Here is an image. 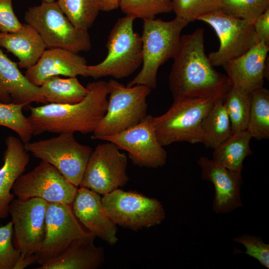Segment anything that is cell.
Instances as JSON below:
<instances>
[{
  "mask_svg": "<svg viewBox=\"0 0 269 269\" xmlns=\"http://www.w3.org/2000/svg\"><path fill=\"white\" fill-rule=\"evenodd\" d=\"M173 59L169 87L173 99L226 95L231 87L227 75L217 71L206 55L203 28L181 35Z\"/></svg>",
  "mask_w": 269,
  "mask_h": 269,
  "instance_id": "1",
  "label": "cell"
},
{
  "mask_svg": "<svg viewBox=\"0 0 269 269\" xmlns=\"http://www.w3.org/2000/svg\"><path fill=\"white\" fill-rule=\"evenodd\" d=\"M86 87L87 95L79 103L30 106L28 118L33 135L93 133L107 111L109 89L108 82L103 80L89 82Z\"/></svg>",
  "mask_w": 269,
  "mask_h": 269,
  "instance_id": "2",
  "label": "cell"
},
{
  "mask_svg": "<svg viewBox=\"0 0 269 269\" xmlns=\"http://www.w3.org/2000/svg\"><path fill=\"white\" fill-rule=\"evenodd\" d=\"M226 95L180 97L173 99L163 114L153 117V125L163 146L174 142L201 143V124L215 101Z\"/></svg>",
  "mask_w": 269,
  "mask_h": 269,
  "instance_id": "3",
  "label": "cell"
},
{
  "mask_svg": "<svg viewBox=\"0 0 269 269\" xmlns=\"http://www.w3.org/2000/svg\"><path fill=\"white\" fill-rule=\"evenodd\" d=\"M188 24L176 17L170 21L155 18L143 20L142 68L127 86L143 85L151 89L156 87L158 70L175 55L181 32Z\"/></svg>",
  "mask_w": 269,
  "mask_h": 269,
  "instance_id": "4",
  "label": "cell"
},
{
  "mask_svg": "<svg viewBox=\"0 0 269 269\" xmlns=\"http://www.w3.org/2000/svg\"><path fill=\"white\" fill-rule=\"evenodd\" d=\"M134 19L126 15L117 20L108 38L107 56L98 64L87 66V77L123 79L140 67L142 62V42L141 36L134 30Z\"/></svg>",
  "mask_w": 269,
  "mask_h": 269,
  "instance_id": "5",
  "label": "cell"
},
{
  "mask_svg": "<svg viewBox=\"0 0 269 269\" xmlns=\"http://www.w3.org/2000/svg\"><path fill=\"white\" fill-rule=\"evenodd\" d=\"M107 111L91 137L100 139L138 124L147 114V98L152 89L143 85L125 86L115 79L108 82Z\"/></svg>",
  "mask_w": 269,
  "mask_h": 269,
  "instance_id": "6",
  "label": "cell"
},
{
  "mask_svg": "<svg viewBox=\"0 0 269 269\" xmlns=\"http://www.w3.org/2000/svg\"><path fill=\"white\" fill-rule=\"evenodd\" d=\"M24 20L38 32L47 49L59 48L78 53L91 48L88 30L75 26L56 1L29 7Z\"/></svg>",
  "mask_w": 269,
  "mask_h": 269,
  "instance_id": "7",
  "label": "cell"
},
{
  "mask_svg": "<svg viewBox=\"0 0 269 269\" xmlns=\"http://www.w3.org/2000/svg\"><path fill=\"white\" fill-rule=\"evenodd\" d=\"M35 157L57 169L73 185L79 187L90 156L89 145L79 142L74 134L62 133L49 138L24 143Z\"/></svg>",
  "mask_w": 269,
  "mask_h": 269,
  "instance_id": "8",
  "label": "cell"
},
{
  "mask_svg": "<svg viewBox=\"0 0 269 269\" xmlns=\"http://www.w3.org/2000/svg\"><path fill=\"white\" fill-rule=\"evenodd\" d=\"M104 209L116 225L133 230L160 224L165 218L161 203L134 192L120 189L103 195Z\"/></svg>",
  "mask_w": 269,
  "mask_h": 269,
  "instance_id": "9",
  "label": "cell"
},
{
  "mask_svg": "<svg viewBox=\"0 0 269 269\" xmlns=\"http://www.w3.org/2000/svg\"><path fill=\"white\" fill-rule=\"evenodd\" d=\"M197 20L208 24L218 37V50L208 56L213 67L222 66L259 42L254 29V21L233 16L221 9L201 16Z\"/></svg>",
  "mask_w": 269,
  "mask_h": 269,
  "instance_id": "10",
  "label": "cell"
},
{
  "mask_svg": "<svg viewBox=\"0 0 269 269\" xmlns=\"http://www.w3.org/2000/svg\"><path fill=\"white\" fill-rule=\"evenodd\" d=\"M128 158L114 143L99 144L90 156L79 187L105 195L124 186L129 181Z\"/></svg>",
  "mask_w": 269,
  "mask_h": 269,
  "instance_id": "11",
  "label": "cell"
},
{
  "mask_svg": "<svg viewBox=\"0 0 269 269\" xmlns=\"http://www.w3.org/2000/svg\"><path fill=\"white\" fill-rule=\"evenodd\" d=\"M48 202L40 198L14 199L8 214L13 224V243L20 253L19 259L34 256L39 250L46 232Z\"/></svg>",
  "mask_w": 269,
  "mask_h": 269,
  "instance_id": "12",
  "label": "cell"
},
{
  "mask_svg": "<svg viewBox=\"0 0 269 269\" xmlns=\"http://www.w3.org/2000/svg\"><path fill=\"white\" fill-rule=\"evenodd\" d=\"M77 190L57 169L43 160L31 171L21 174L12 188L20 200L37 197L49 203L67 204H72Z\"/></svg>",
  "mask_w": 269,
  "mask_h": 269,
  "instance_id": "13",
  "label": "cell"
},
{
  "mask_svg": "<svg viewBox=\"0 0 269 269\" xmlns=\"http://www.w3.org/2000/svg\"><path fill=\"white\" fill-rule=\"evenodd\" d=\"M45 223V238L35 255L40 266L61 255L76 240L91 233L77 219L72 204L48 202Z\"/></svg>",
  "mask_w": 269,
  "mask_h": 269,
  "instance_id": "14",
  "label": "cell"
},
{
  "mask_svg": "<svg viewBox=\"0 0 269 269\" xmlns=\"http://www.w3.org/2000/svg\"><path fill=\"white\" fill-rule=\"evenodd\" d=\"M101 140L111 141L120 149L127 151L135 165L156 168L166 162L167 152L158 140L150 115L136 125Z\"/></svg>",
  "mask_w": 269,
  "mask_h": 269,
  "instance_id": "15",
  "label": "cell"
},
{
  "mask_svg": "<svg viewBox=\"0 0 269 269\" xmlns=\"http://www.w3.org/2000/svg\"><path fill=\"white\" fill-rule=\"evenodd\" d=\"M197 163L202 169V178L214 186L213 209L216 213H228L243 206L241 198L243 183L242 172L229 169L204 156L200 157Z\"/></svg>",
  "mask_w": 269,
  "mask_h": 269,
  "instance_id": "16",
  "label": "cell"
},
{
  "mask_svg": "<svg viewBox=\"0 0 269 269\" xmlns=\"http://www.w3.org/2000/svg\"><path fill=\"white\" fill-rule=\"evenodd\" d=\"M269 45L259 42L244 54L225 63L222 67L232 87L252 93L263 87L269 79L267 56Z\"/></svg>",
  "mask_w": 269,
  "mask_h": 269,
  "instance_id": "17",
  "label": "cell"
},
{
  "mask_svg": "<svg viewBox=\"0 0 269 269\" xmlns=\"http://www.w3.org/2000/svg\"><path fill=\"white\" fill-rule=\"evenodd\" d=\"M79 187L72 204L75 216L96 237L110 245H115L118 241L117 226L106 213L100 194Z\"/></svg>",
  "mask_w": 269,
  "mask_h": 269,
  "instance_id": "18",
  "label": "cell"
},
{
  "mask_svg": "<svg viewBox=\"0 0 269 269\" xmlns=\"http://www.w3.org/2000/svg\"><path fill=\"white\" fill-rule=\"evenodd\" d=\"M87 61L78 53L63 48L46 49L37 62L26 69L25 76L33 85L39 87L47 79L63 75L87 77Z\"/></svg>",
  "mask_w": 269,
  "mask_h": 269,
  "instance_id": "19",
  "label": "cell"
},
{
  "mask_svg": "<svg viewBox=\"0 0 269 269\" xmlns=\"http://www.w3.org/2000/svg\"><path fill=\"white\" fill-rule=\"evenodd\" d=\"M0 102L24 104H47L39 87L32 84L0 49Z\"/></svg>",
  "mask_w": 269,
  "mask_h": 269,
  "instance_id": "20",
  "label": "cell"
},
{
  "mask_svg": "<svg viewBox=\"0 0 269 269\" xmlns=\"http://www.w3.org/2000/svg\"><path fill=\"white\" fill-rule=\"evenodd\" d=\"M3 164L0 168V218L9 215L10 203L14 195L11 193L17 178L24 171L30 158L24 143L20 138L9 135L5 139Z\"/></svg>",
  "mask_w": 269,
  "mask_h": 269,
  "instance_id": "21",
  "label": "cell"
},
{
  "mask_svg": "<svg viewBox=\"0 0 269 269\" xmlns=\"http://www.w3.org/2000/svg\"><path fill=\"white\" fill-rule=\"evenodd\" d=\"M92 233L73 242L59 256L36 268L37 269H97L105 261L103 248L94 244Z\"/></svg>",
  "mask_w": 269,
  "mask_h": 269,
  "instance_id": "22",
  "label": "cell"
},
{
  "mask_svg": "<svg viewBox=\"0 0 269 269\" xmlns=\"http://www.w3.org/2000/svg\"><path fill=\"white\" fill-rule=\"evenodd\" d=\"M0 46L18 58L19 68L26 69L34 65L46 49L38 32L26 23L16 31L0 32Z\"/></svg>",
  "mask_w": 269,
  "mask_h": 269,
  "instance_id": "23",
  "label": "cell"
},
{
  "mask_svg": "<svg viewBox=\"0 0 269 269\" xmlns=\"http://www.w3.org/2000/svg\"><path fill=\"white\" fill-rule=\"evenodd\" d=\"M224 98L215 101L201 124V143L213 150L232 134Z\"/></svg>",
  "mask_w": 269,
  "mask_h": 269,
  "instance_id": "24",
  "label": "cell"
},
{
  "mask_svg": "<svg viewBox=\"0 0 269 269\" xmlns=\"http://www.w3.org/2000/svg\"><path fill=\"white\" fill-rule=\"evenodd\" d=\"M252 138L247 130L232 134L214 149L212 159L229 169L242 172L245 159L253 153Z\"/></svg>",
  "mask_w": 269,
  "mask_h": 269,
  "instance_id": "25",
  "label": "cell"
},
{
  "mask_svg": "<svg viewBox=\"0 0 269 269\" xmlns=\"http://www.w3.org/2000/svg\"><path fill=\"white\" fill-rule=\"evenodd\" d=\"M47 103L73 104L82 101L88 93L76 77L63 79L58 76L46 79L39 86Z\"/></svg>",
  "mask_w": 269,
  "mask_h": 269,
  "instance_id": "26",
  "label": "cell"
},
{
  "mask_svg": "<svg viewBox=\"0 0 269 269\" xmlns=\"http://www.w3.org/2000/svg\"><path fill=\"white\" fill-rule=\"evenodd\" d=\"M252 138H269V91L263 87L251 93V104L247 130Z\"/></svg>",
  "mask_w": 269,
  "mask_h": 269,
  "instance_id": "27",
  "label": "cell"
},
{
  "mask_svg": "<svg viewBox=\"0 0 269 269\" xmlns=\"http://www.w3.org/2000/svg\"><path fill=\"white\" fill-rule=\"evenodd\" d=\"M224 103L229 117L232 134L247 130L251 104V93L232 87Z\"/></svg>",
  "mask_w": 269,
  "mask_h": 269,
  "instance_id": "28",
  "label": "cell"
},
{
  "mask_svg": "<svg viewBox=\"0 0 269 269\" xmlns=\"http://www.w3.org/2000/svg\"><path fill=\"white\" fill-rule=\"evenodd\" d=\"M59 7L76 27L88 30L101 11L98 0H57Z\"/></svg>",
  "mask_w": 269,
  "mask_h": 269,
  "instance_id": "29",
  "label": "cell"
},
{
  "mask_svg": "<svg viewBox=\"0 0 269 269\" xmlns=\"http://www.w3.org/2000/svg\"><path fill=\"white\" fill-rule=\"evenodd\" d=\"M25 106L24 104L0 102V126L15 132L24 143L30 141L33 135L29 119L22 112Z\"/></svg>",
  "mask_w": 269,
  "mask_h": 269,
  "instance_id": "30",
  "label": "cell"
},
{
  "mask_svg": "<svg viewBox=\"0 0 269 269\" xmlns=\"http://www.w3.org/2000/svg\"><path fill=\"white\" fill-rule=\"evenodd\" d=\"M172 0H120L119 7L126 15L143 20L172 11Z\"/></svg>",
  "mask_w": 269,
  "mask_h": 269,
  "instance_id": "31",
  "label": "cell"
},
{
  "mask_svg": "<svg viewBox=\"0 0 269 269\" xmlns=\"http://www.w3.org/2000/svg\"><path fill=\"white\" fill-rule=\"evenodd\" d=\"M175 17L189 23L202 15L222 8V0H172Z\"/></svg>",
  "mask_w": 269,
  "mask_h": 269,
  "instance_id": "32",
  "label": "cell"
},
{
  "mask_svg": "<svg viewBox=\"0 0 269 269\" xmlns=\"http://www.w3.org/2000/svg\"><path fill=\"white\" fill-rule=\"evenodd\" d=\"M222 2L225 13L253 21L269 7V0H222Z\"/></svg>",
  "mask_w": 269,
  "mask_h": 269,
  "instance_id": "33",
  "label": "cell"
},
{
  "mask_svg": "<svg viewBox=\"0 0 269 269\" xmlns=\"http://www.w3.org/2000/svg\"><path fill=\"white\" fill-rule=\"evenodd\" d=\"M20 253L13 243V224L11 221L0 226V269H14Z\"/></svg>",
  "mask_w": 269,
  "mask_h": 269,
  "instance_id": "34",
  "label": "cell"
},
{
  "mask_svg": "<svg viewBox=\"0 0 269 269\" xmlns=\"http://www.w3.org/2000/svg\"><path fill=\"white\" fill-rule=\"evenodd\" d=\"M233 240L245 247V254L257 260L262 266L269 269V245L264 243L261 237L243 234L235 238Z\"/></svg>",
  "mask_w": 269,
  "mask_h": 269,
  "instance_id": "35",
  "label": "cell"
},
{
  "mask_svg": "<svg viewBox=\"0 0 269 269\" xmlns=\"http://www.w3.org/2000/svg\"><path fill=\"white\" fill-rule=\"evenodd\" d=\"M22 26L14 12L12 0H0V32H13Z\"/></svg>",
  "mask_w": 269,
  "mask_h": 269,
  "instance_id": "36",
  "label": "cell"
},
{
  "mask_svg": "<svg viewBox=\"0 0 269 269\" xmlns=\"http://www.w3.org/2000/svg\"><path fill=\"white\" fill-rule=\"evenodd\" d=\"M254 27L259 42L269 45V7L256 18Z\"/></svg>",
  "mask_w": 269,
  "mask_h": 269,
  "instance_id": "37",
  "label": "cell"
},
{
  "mask_svg": "<svg viewBox=\"0 0 269 269\" xmlns=\"http://www.w3.org/2000/svg\"><path fill=\"white\" fill-rule=\"evenodd\" d=\"M102 11H109L119 7L120 0H98Z\"/></svg>",
  "mask_w": 269,
  "mask_h": 269,
  "instance_id": "38",
  "label": "cell"
},
{
  "mask_svg": "<svg viewBox=\"0 0 269 269\" xmlns=\"http://www.w3.org/2000/svg\"><path fill=\"white\" fill-rule=\"evenodd\" d=\"M42 2H52L55 1L56 0H42Z\"/></svg>",
  "mask_w": 269,
  "mask_h": 269,
  "instance_id": "39",
  "label": "cell"
}]
</instances>
